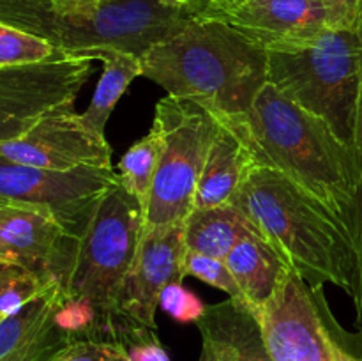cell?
I'll list each match as a JSON object with an SVG mask.
<instances>
[{"instance_id": "cell-1", "label": "cell", "mask_w": 362, "mask_h": 361, "mask_svg": "<svg viewBox=\"0 0 362 361\" xmlns=\"http://www.w3.org/2000/svg\"><path fill=\"white\" fill-rule=\"evenodd\" d=\"M235 124L255 165L269 166L317 198L356 232L362 159L343 144L327 122L265 85ZM356 241V239H354Z\"/></svg>"}, {"instance_id": "cell-2", "label": "cell", "mask_w": 362, "mask_h": 361, "mask_svg": "<svg viewBox=\"0 0 362 361\" xmlns=\"http://www.w3.org/2000/svg\"><path fill=\"white\" fill-rule=\"evenodd\" d=\"M230 205L308 285L331 283L354 297V232L322 202L278 170L255 165Z\"/></svg>"}, {"instance_id": "cell-3", "label": "cell", "mask_w": 362, "mask_h": 361, "mask_svg": "<svg viewBox=\"0 0 362 361\" xmlns=\"http://www.w3.org/2000/svg\"><path fill=\"white\" fill-rule=\"evenodd\" d=\"M144 76L212 117L239 120L267 81V52L214 18L194 16L140 57Z\"/></svg>"}, {"instance_id": "cell-4", "label": "cell", "mask_w": 362, "mask_h": 361, "mask_svg": "<svg viewBox=\"0 0 362 361\" xmlns=\"http://www.w3.org/2000/svg\"><path fill=\"white\" fill-rule=\"evenodd\" d=\"M194 18L158 0H0V21L66 53L119 48L141 57Z\"/></svg>"}, {"instance_id": "cell-5", "label": "cell", "mask_w": 362, "mask_h": 361, "mask_svg": "<svg viewBox=\"0 0 362 361\" xmlns=\"http://www.w3.org/2000/svg\"><path fill=\"white\" fill-rule=\"evenodd\" d=\"M267 81L306 112L329 124L354 147L362 87V41L352 28H331L303 46L267 52Z\"/></svg>"}, {"instance_id": "cell-6", "label": "cell", "mask_w": 362, "mask_h": 361, "mask_svg": "<svg viewBox=\"0 0 362 361\" xmlns=\"http://www.w3.org/2000/svg\"><path fill=\"white\" fill-rule=\"evenodd\" d=\"M145 227V207L117 180L99 198L76 244L62 289L66 297L87 301L98 311L94 340H105L115 315L120 285L136 258Z\"/></svg>"}, {"instance_id": "cell-7", "label": "cell", "mask_w": 362, "mask_h": 361, "mask_svg": "<svg viewBox=\"0 0 362 361\" xmlns=\"http://www.w3.org/2000/svg\"><path fill=\"white\" fill-rule=\"evenodd\" d=\"M152 126L161 134L163 147L145 209L144 234L184 223L191 214L218 120L189 99L166 96L156 105Z\"/></svg>"}, {"instance_id": "cell-8", "label": "cell", "mask_w": 362, "mask_h": 361, "mask_svg": "<svg viewBox=\"0 0 362 361\" xmlns=\"http://www.w3.org/2000/svg\"><path fill=\"white\" fill-rule=\"evenodd\" d=\"M92 62L90 57L59 53L45 62L0 67V142L25 134L52 110L74 105Z\"/></svg>"}, {"instance_id": "cell-9", "label": "cell", "mask_w": 362, "mask_h": 361, "mask_svg": "<svg viewBox=\"0 0 362 361\" xmlns=\"http://www.w3.org/2000/svg\"><path fill=\"white\" fill-rule=\"evenodd\" d=\"M117 180L113 166L57 172L0 156V197L49 212L78 239L90 222L99 198Z\"/></svg>"}, {"instance_id": "cell-10", "label": "cell", "mask_w": 362, "mask_h": 361, "mask_svg": "<svg viewBox=\"0 0 362 361\" xmlns=\"http://www.w3.org/2000/svg\"><path fill=\"white\" fill-rule=\"evenodd\" d=\"M0 156L57 172L112 168V147L105 134L90 130L73 105L52 110L25 134L0 142Z\"/></svg>"}, {"instance_id": "cell-11", "label": "cell", "mask_w": 362, "mask_h": 361, "mask_svg": "<svg viewBox=\"0 0 362 361\" xmlns=\"http://www.w3.org/2000/svg\"><path fill=\"white\" fill-rule=\"evenodd\" d=\"M76 244L49 212L0 197V250L23 269L64 285Z\"/></svg>"}, {"instance_id": "cell-12", "label": "cell", "mask_w": 362, "mask_h": 361, "mask_svg": "<svg viewBox=\"0 0 362 361\" xmlns=\"http://www.w3.org/2000/svg\"><path fill=\"white\" fill-rule=\"evenodd\" d=\"M184 223L144 234L133 268L120 285L115 314L156 329V310L163 289L186 278Z\"/></svg>"}, {"instance_id": "cell-13", "label": "cell", "mask_w": 362, "mask_h": 361, "mask_svg": "<svg viewBox=\"0 0 362 361\" xmlns=\"http://www.w3.org/2000/svg\"><path fill=\"white\" fill-rule=\"evenodd\" d=\"M202 18L225 21L265 52L297 48L327 28L322 0H244Z\"/></svg>"}, {"instance_id": "cell-14", "label": "cell", "mask_w": 362, "mask_h": 361, "mask_svg": "<svg viewBox=\"0 0 362 361\" xmlns=\"http://www.w3.org/2000/svg\"><path fill=\"white\" fill-rule=\"evenodd\" d=\"M257 315L272 361H332L310 285L296 273Z\"/></svg>"}, {"instance_id": "cell-15", "label": "cell", "mask_w": 362, "mask_h": 361, "mask_svg": "<svg viewBox=\"0 0 362 361\" xmlns=\"http://www.w3.org/2000/svg\"><path fill=\"white\" fill-rule=\"evenodd\" d=\"M64 289L52 283L39 296L0 321V361H52L73 336L59 328L57 310Z\"/></svg>"}, {"instance_id": "cell-16", "label": "cell", "mask_w": 362, "mask_h": 361, "mask_svg": "<svg viewBox=\"0 0 362 361\" xmlns=\"http://www.w3.org/2000/svg\"><path fill=\"white\" fill-rule=\"evenodd\" d=\"M202 335L200 361H272L258 315L244 301L207 306L197 321Z\"/></svg>"}, {"instance_id": "cell-17", "label": "cell", "mask_w": 362, "mask_h": 361, "mask_svg": "<svg viewBox=\"0 0 362 361\" xmlns=\"http://www.w3.org/2000/svg\"><path fill=\"white\" fill-rule=\"evenodd\" d=\"M216 120L218 130L202 170L194 209L230 204L233 195L246 180L250 170L255 166L251 149L239 127L230 120Z\"/></svg>"}, {"instance_id": "cell-18", "label": "cell", "mask_w": 362, "mask_h": 361, "mask_svg": "<svg viewBox=\"0 0 362 361\" xmlns=\"http://www.w3.org/2000/svg\"><path fill=\"white\" fill-rule=\"evenodd\" d=\"M225 262L243 292L244 303L255 314L264 310L278 296L292 275V269L267 241L251 229L250 223Z\"/></svg>"}, {"instance_id": "cell-19", "label": "cell", "mask_w": 362, "mask_h": 361, "mask_svg": "<svg viewBox=\"0 0 362 361\" xmlns=\"http://www.w3.org/2000/svg\"><path fill=\"white\" fill-rule=\"evenodd\" d=\"M78 55L90 57L92 60L103 62V73L98 87L92 96L90 105L81 113V117L90 130L105 134V126L119 99L127 91L131 81L144 74L140 57L119 48H95L90 52L78 53Z\"/></svg>"}, {"instance_id": "cell-20", "label": "cell", "mask_w": 362, "mask_h": 361, "mask_svg": "<svg viewBox=\"0 0 362 361\" xmlns=\"http://www.w3.org/2000/svg\"><path fill=\"white\" fill-rule=\"evenodd\" d=\"M246 227L244 216L230 204L193 209L184 219V244L187 251L225 260Z\"/></svg>"}, {"instance_id": "cell-21", "label": "cell", "mask_w": 362, "mask_h": 361, "mask_svg": "<svg viewBox=\"0 0 362 361\" xmlns=\"http://www.w3.org/2000/svg\"><path fill=\"white\" fill-rule=\"evenodd\" d=\"M163 138L154 126L144 138L134 142L117 165L119 183L147 209L148 193L161 156Z\"/></svg>"}, {"instance_id": "cell-22", "label": "cell", "mask_w": 362, "mask_h": 361, "mask_svg": "<svg viewBox=\"0 0 362 361\" xmlns=\"http://www.w3.org/2000/svg\"><path fill=\"white\" fill-rule=\"evenodd\" d=\"M59 53L48 41L0 21V67L45 62Z\"/></svg>"}, {"instance_id": "cell-23", "label": "cell", "mask_w": 362, "mask_h": 361, "mask_svg": "<svg viewBox=\"0 0 362 361\" xmlns=\"http://www.w3.org/2000/svg\"><path fill=\"white\" fill-rule=\"evenodd\" d=\"M310 296L317 306L332 361H362V331L350 335L338 324L329 308L324 285H310Z\"/></svg>"}, {"instance_id": "cell-24", "label": "cell", "mask_w": 362, "mask_h": 361, "mask_svg": "<svg viewBox=\"0 0 362 361\" xmlns=\"http://www.w3.org/2000/svg\"><path fill=\"white\" fill-rule=\"evenodd\" d=\"M184 269H186V276H197L202 282L209 283V285L216 287L219 290H225L232 299L244 301L243 292H240L232 271H230V268L223 258L187 251Z\"/></svg>"}, {"instance_id": "cell-25", "label": "cell", "mask_w": 362, "mask_h": 361, "mask_svg": "<svg viewBox=\"0 0 362 361\" xmlns=\"http://www.w3.org/2000/svg\"><path fill=\"white\" fill-rule=\"evenodd\" d=\"M159 306L179 322H194L205 314L207 306L204 301L182 285V282H173L163 289L159 296Z\"/></svg>"}, {"instance_id": "cell-26", "label": "cell", "mask_w": 362, "mask_h": 361, "mask_svg": "<svg viewBox=\"0 0 362 361\" xmlns=\"http://www.w3.org/2000/svg\"><path fill=\"white\" fill-rule=\"evenodd\" d=\"M52 361H129V356L115 342L81 338L71 342Z\"/></svg>"}, {"instance_id": "cell-27", "label": "cell", "mask_w": 362, "mask_h": 361, "mask_svg": "<svg viewBox=\"0 0 362 361\" xmlns=\"http://www.w3.org/2000/svg\"><path fill=\"white\" fill-rule=\"evenodd\" d=\"M327 11V27L357 30L362 13V0H322Z\"/></svg>"}, {"instance_id": "cell-28", "label": "cell", "mask_w": 362, "mask_h": 361, "mask_svg": "<svg viewBox=\"0 0 362 361\" xmlns=\"http://www.w3.org/2000/svg\"><path fill=\"white\" fill-rule=\"evenodd\" d=\"M356 255H357V283L356 294H354V303L357 310V324L362 331V183L359 188V197H357V211H356Z\"/></svg>"}, {"instance_id": "cell-29", "label": "cell", "mask_w": 362, "mask_h": 361, "mask_svg": "<svg viewBox=\"0 0 362 361\" xmlns=\"http://www.w3.org/2000/svg\"><path fill=\"white\" fill-rule=\"evenodd\" d=\"M158 2L161 4V6L170 7V9L186 11V13L197 16V14L205 7L207 0H158Z\"/></svg>"}, {"instance_id": "cell-30", "label": "cell", "mask_w": 362, "mask_h": 361, "mask_svg": "<svg viewBox=\"0 0 362 361\" xmlns=\"http://www.w3.org/2000/svg\"><path fill=\"white\" fill-rule=\"evenodd\" d=\"M354 147L359 152L362 159V87L359 94V105H357V115H356V133H354Z\"/></svg>"}, {"instance_id": "cell-31", "label": "cell", "mask_w": 362, "mask_h": 361, "mask_svg": "<svg viewBox=\"0 0 362 361\" xmlns=\"http://www.w3.org/2000/svg\"><path fill=\"white\" fill-rule=\"evenodd\" d=\"M240 2H244V0H209L207 6H205L204 9H202L200 13L197 14V16H202V14H211V13H216V11L226 9V7L235 6V4H240Z\"/></svg>"}, {"instance_id": "cell-32", "label": "cell", "mask_w": 362, "mask_h": 361, "mask_svg": "<svg viewBox=\"0 0 362 361\" xmlns=\"http://www.w3.org/2000/svg\"><path fill=\"white\" fill-rule=\"evenodd\" d=\"M20 269L21 265L16 264V262H4V264L0 265V290L4 289V285H6Z\"/></svg>"}, {"instance_id": "cell-33", "label": "cell", "mask_w": 362, "mask_h": 361, "mask_svg": "<svg viewBox=\"0 0 362 361\" xmlns=\"http://www.w3.org/2000/svg\"><path fill=\"white\" fill-rule=\"evenodd\" d=\"M357 32H359V35H361V41H362V13H361V20H359V25H357Z\"/></svg>"}, {"instance_id": "cell-34", "label": "cell", "mask_w": 362, "mask_h": 361, "mask_svg": "<svg viewBox=\"0 0 362 361\" xmlns=\"http://www.w3.org/2000/svg\"><path fill=\"white\" fill-rule=\"evenodd\" d=\"M4 262H13V260H11L9 257H4V255H0V265H2Z\"/></svg>"}, {"instance_id": "cell-35", "label": "cell", "mask_w": 362, "mask_h": 361, "mask_svg": "<svg viewBox=\"0 0 362 361\" xmlns=\"http://www.w3.org/2000/svg\"><path fill=\"white\" fill-rule=\"evenodd\" d=\"M0 255H4V253H2V250H0ZM4 257H7V255H4ZM11 260H13V258H11ZM13 262H14V260H13Z\"/></svg>"}, {"instance_id": "cell-36", "label": "cell", "mask_w": 362, "mask_h": 361, "mask_svg": "<svg viewBox=\"0 0 362 361\" xmlns=\"http://www.w3.org/2000/svg\"><path fill=\"white\" fill-rule=\"evenodd\" d=\"M2 317H4V315H0V321H2Z\"/></svg>"}, {"instance_id": "cell-37", "label": "cell", "mask_w": 362, "mask_h": 361, "mask_svg": "<svg viewBox=\"0 0 362 361\" xmlns=\"http://www.w3.org/2000/svg\"><path fill=\"white\" fill-rule=\"evenodd\" d=\"M207 2H209V0H207ZM205 6H207V4H205Z\"/></svg>"}]
</instances>
